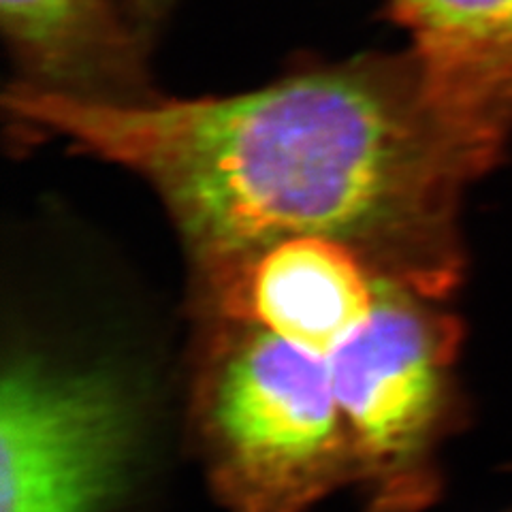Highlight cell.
Listing matches in <instances>:
<instances>
[{"label": "cell", "instance_id": "cell-3", "mask_svg": "<svg viewBox=\"0 0 512 512\" xmlns=\"http://www.w3.org/2000/svg\"><path fill=\"white\" fill-rule=\"evenodd\" d=\"M438 303L378 276L370 318L327 359L352 480L372 512H419L438 493L461 346V323Z\"/></svg>", "mask_w": 512, "mask_h": 512}, {"label": "cell", "instance_id": "cell-8", "mask_svg": "<svg viewBox=\"0 0 512 512\" xmlns=\"http://www.w3.org/2000/svg\"><path fill=\"white\" fill-rule=\"evenodd\" d=\"M165 3H169V0H141V5L148 7V9L160 7V5H165Z\"/></svg>", "mask_w": 512, "mask_h": 512}, {"label": "cell", "instance_id": "cell-6", "mask_svg": "<svg viewBox=\"0 0 512 512\" xmlns=\"http://www.w3.org/2000/svg\"><path fill=\"white\" fill-rule=\"evenodd\" d=\"M442 118L491 169L512 135V0H391Z\"/></svg>", "mask_w": 512, "mask_h": 512}, {"label": "cell", "instance_id": "cell-4", "mask_svg": "<svg viewBox=\"0 0 512 512\" xmlns=\"http://www.w3.org/2000/svg\"><path fill=\"white\" fill-rule=\"evenodd\" d=\"M135 444V408L116 376L39 355L5 365L0 512H107Z\"/></svg>", "mask_w": 512, "mask_h": 512}, {"label": "cell", "instance_id": "cell-5", "mask_svg": "<svg viewBox=\"0 0 512 512\" xmlns=\"http://www.w3.org/2000/svg\"><path fill=\"white\" fill-rule=\"evenodd\" d=\"M207 318L259 325L329 359L370 318L378 276L335 239L288 237L197 284Z\"/></svg>", "mask_w": 512, "mask_h": 512}, {"label": "cell", "instance_id": "cell-1", "mask_svg": "<svg viewBox=\"0 0 512 512\" xmlns=\"http://www.w3.org/2000/svg\"><path fill=\"white\" fill-rule=\"evenodd\" d=\"M5 107L146 180L197 284L301 235L346 244L376 276L431 299L461 280V192L483 169L412 54L218 99H92L22 82Z\"/></svg>", "mask_w": 512, "mask_h": 512}, {"label": "cell", "instance_id": "cell-2", "mask_svg": "<svg viewBox=\"0 0 512 512\" xmlns=\"http://www.w3.org/2000/svg\"><path fill=\"white\" fill-rule=\"evenodd\" d=\"M192 425L210 483L231 512H306L352 480L327 359L259 325L210 318Z\"/></svg>", "mask_w": 512, "mask_h": 512}, {"label": "cell", "instance_id": "cell-7", "mask_svg": "<svg viewBox=\"0 0 512 512\" xmlns=\"http://www.w3.org/2000/svg\"><path fill=\"white\" fill-rule=\"evenodd\" d=\"M5 37L32 86L137 99V45L107 0H0Z\"/></svg>", "mask_w": 512, "mask_h": 512}]
</instances>
